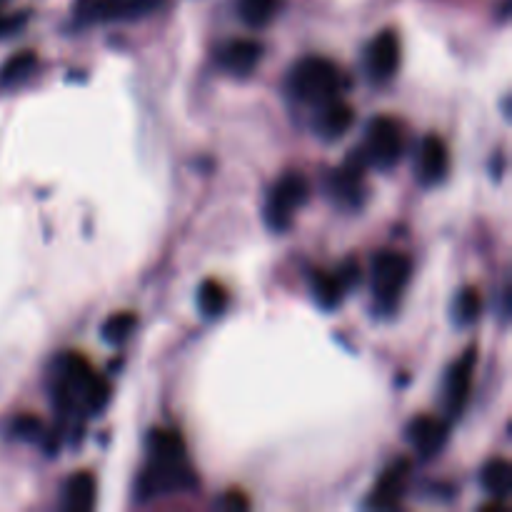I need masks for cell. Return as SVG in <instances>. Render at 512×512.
Wrapping results in <instances>:
<instances>
[{
	"mask_svg": "<svg viewBox=\"0 0 512 512\" xmlns=\"http://www.w3.org/2000/svg\"><path fill=\"white\" fill-rule=\"evenodd\" d=\"M340 70L333 60L310 55L290 70V93L308 105H323L338 98Z\"/></svg>",
	"mask_w": 512,
	"mask_h": 512,
	"instance_id": "cell-1",
	"label": "cell"
},
{
	"mask_svg": "<svg viewBox=\"0 0 512 512\" xmlns=\"http://www.w3.org/2000/svg\"><path fill=\"white\" fill-rule=\"evenodd\" d=\"M410 273H413V265H410L408 255L403 253L385 250L373 260V295L378 310H383V313L395 310L405 285H408Z\"/></svg>",
	"mask_w": 512,
	"mask_h": 512,
	"instance_id": "cell-2",
	"label": "cell"
},
{
	"mask_svg": "<svg viewBox=\"0 0 512 512\" xmlns=\"http://www.w3.org/2000/svg\"><path fill=\"white\" fill-rule=\"evenodd\" d=\"M310 183L300 173H288L270 190L268 205H265V220L275 233H283L293 223V215L308 203Z\"/></svg>",
	"mask_w": 512,
	"mask_h": 512,
	"instance_id": "cell-3",
	"label": "cell"
},
{
	"mask_svg": "<svg viewBox=\"0 0 512 512\" xmlns=\"http://www.w3.org/2000/svg\"><path fill=\"white\" fill-rule=\"evenodd\" d=\"M195 485V473L185 460H153L150 468L138 478V498H158V495L180 493V490H190Z\"/></svg>",
	"mask_w": 512,
	"mask_h": 512,
	"instance_id": "cell-4",
	"label": "cell"
},
{
	"mask_svg": "<svg viewBox=\"0 0 512 512\" xmlns=\"http://www.w3.org/2000/svg\"><path fill=\"white\" fill-rule=\"evenodd\" d=\"M403 130L388 115H378L373 123L368 125V135H365V158L368 165L378 170H390L400 163L403 158Z\"/></svg>",
	"mask_w": 512,
	"mask_h": 512,
	"instance_id": "cell-5",
	"label": "cell"
},
{
	"mask_svg": "<svg viewBox=\"0 0 512 512\" xmlns=\"http://www.w3.org/2000/svg\"><path fill=\"white\" fill-rule=\"evenodd\" d=\"M368 158H365L363 150H355L345 158V163L330 178V190H333V198L340 205H348L355 208L363 200L365 190V170H368Z\"/></svg>",
	"mask_w": 512,
	"mask_h": 512,
	"instance_id": "cell-6",
	"label": "cell"
},
{
	"mask_svg": "<svg viewBox=\"0 0 512 512\" xmlns=\"http://www.w3.org/2000/svg\"><path fill=\"white\" fill-rule=\"evenodd\" d=\"M475 360H478L475 348H468L463 358L450 368L448 378H445V413H448L450 418H458L465 410V405H468Z\"/></svg>",
	"mask_w": 512,
	"mask_h": 512,
	"instance_id": "cell-7",
	"label": "cell"
},
{
	"mask_svg": "<svg viewBox=\"0 0 512 512\" xmlns=\"http://www.w3.org/2000/svg\"><path fill=\"white\" fill-rule=\"evenodd\" d=\"M450 435V425L433 415H418L408 425V443L423 460L435 458L445 448Z\"/></svg>",
	"mask_w": 512,
	"mask_h": 512,
	"instance_id": "cell-8",
	"label": "cell"
},
{
	"mask_svg": "<svg viewBox=\"0 0 512 512\" xmlns=\"http://www.w3.org/2000/svg\"><path fill=\"white\" fill-rule=\"evenodd\" d=\"M400 40L395 30H383L368 48V70L375 80H390L398 73Z\"/></svg>",
	"mask_w": 512,
	"mask_h": 512,
	"instance_id": "cell-9",
	"label": "cell"
},
{
	"mask_svg": "<svg viewBox=\"0 0 512 512\" xmlns=\"http://www.w3.org/2000/svg\"><path fill=\"white\" fill-rule=\"evenodd\" d=\"M410 478V460L400 458L395 463H390L385 468V473L380 475V480L375 483L373 495H370V503L375 508H395L400 503V498L405 495V488H408Z\"/></svg>",
	"mask_w": 512,
	"mask_h": 512,
	"instance_id": "cell-10",
	"label": "cell"
},
{
	"mask_svg": "<svg viewBox=\"0 0 512 512\" xmlns=\"http://www.w3.org/2000/svg\"><path fill=\"white\" fill-rule=\"evenodd\" d=\"M260 58H263V45L258 40L250 38H238L230 40L228 45H223L218 60L230 75H238V78H245V75L253 73L258 68Z\"/></svg>",
	"mask_w": 512,
	"mask_h": 512,
	"instance_id": "cell-11",
	"label": "cell"
},
{
	"mask_svg": "<svg viewBox=\"0 0 512 512\" xmlns=\"http://www.w3.org/2000/svg\"><path fill=\"white\" fill-rule=\"evenodd\" d=\"M450 153L440 135H428L420 145V180L425 185H438L448 178Z\"/></svg>",
	"mask_w": 512,
	"mask_h": 512,
	"instance_id": "cell-12",
	"label": "cell"
},
{
	"mask_svg": "<svg viewBox=\"0 0 512 512\" xmlns=\"http://www.w3.org/2000/svg\"><path fill=\"white\" fill-rule=\"evenodd\" d=\"M355 120V110L350 108L345 100L333 98L328 103L318 105V118H315V130L320 133V138L325 140H338L343 138L350 130Z\"/></svg>",
	"mask_w": 512,
	"mask_h": 512,
	"instance_id": "cell-13",
	"label": "cell"
},
{
	"mask_svg": "<svg viewBox=\"0 0 512 512\" xmlns=\"http://www.w3.org/2000/svg\"><path fill=\"white\" fill-rule=\"evenodd\" d=\"M95 505V478L90 473H75L63 488L65 512H88Z\"/></svg>",
	"mask_w": 512,
	"mask_h": 512,
	"instance_id": "cell-14",
	"label": "cell"
},
{
	"mask_svg": "<svg viewBox=\"0 0 512 512\" xmlns=\"http://www.w3.org/2000/svg\"><path fill=\"white\" fill-rule=\"evenodd\" d=\"M480 483L490 498H508L512 490V465L505 458H493L480 470Z\"/></svg>",
	"mask_w": 512,
	"mask_h": 512,
	"instance_id": "cell-15",
	"label": "cell"
},
{
	"mask_svg": "<svg viewBox=\"0 0 512 512\" xmlns=\"http://www.w3.org/2000/svg\"><path fill=\"white\" fill-rule=\"evenodd\" d=\"M35 68H38V55L33 50H23V53L13 55L0 68V88H13V85L25 83L35 73Z\"/></svg>",
	"mask_w": 512,
	"mask_h": 512,
	"instance_id": "cell-16",
	"label": "cell"
},
{
	"mask_svg": "<svg viewBox=\"0 0 512 512\" xmlns=\"http://www.w3.org/2000/svg\"><path fill=\"white\" fill-rule=\"evenodd\" d=\"M148 448L153 460H185V440L175 430H153Z\"/></svg>",
	"mask_w": 512,
	"mask_h": 512,
	"instance_id": "cell-17",
	"label": "cell"
},
{
	"mask_svg": "<svg viewBox=\"0 0 512 512\" xmlns=\"http://www.w3.org/2000/svg\"><path fill=\"white\" fill-rule=\"evenodd\" d=\"M228 290L218 280H205L198 288V308L205 318H220L228 310Z\"/></svg>",
	"mask_w": 512,
	"mask_h": 512,
	"instance_id": "cell-18",
	"label": "cell"
},
{
	"mask_svg": "<svg viewBox=\"0 0 512 512\" xmlns=\"http://www.w3.org/2000/svg\"><path fill=\"white\" fill-rule=\"evenodd\" d=\"M345 288L340 285L335 273H315L313 275V298L323 310H335L343 300Z\"/></svg>",
	"mask_w": 512,
	"mask_h": 512,
	"instance_id": "cell-19",
	"label": "cell"
},
{
	"mask_svg": "<svg viewBox=\"0 0 512 512\" xmlns=\"http://www.w3.org/2000/svg\"><path fill=\"white\" fill-rule=\"evenodd\" d=\"M120 0H75V18L80 23H98V20L118 18Z\"/></svg>",
	"mask_w": 512,
	"mask_h": 512,
	"instance_id": "cell-20",
	"label": "cell"
},
{
	"mask_svg": "<svg viewBox=\"0 0 512 512\" xmlns=\"http://www.w3.org/2000/svg\"><path fill=\"white\" fill-rule=\"evenodd\" d=\"M275 8H278V0H240L238 3L240 18L250 28H265L273 20Z\"/></svg>",
	"mask_w": 512,
	"mask_h": 512,
	"instance_id": "cell-21",
	"label": "cell"
},
{
	"mask_svg": "<svg viewBox=\"0 0 512 512\" xmlns=\"http://www.w3.org/2000/svg\"><path fill=\"white\" fill-rule=\"evenodd\" d=\"M480 310H483V300L475 288L460 290V295L453 303V318L458 325H473L478 320Z\"/></svg>",
	"mask_w": 512,
	"mask_h": 512,
	"instance_id": "cell-22",
	"label": "cell"
},
{
	"mask_svg": "<svg viewBox=\"0 0 512 512\" xmlns=\"http://www.w3.org/2000/svg\"><path fill=\"white\" fill-rule=\"evenodd\" d=\"M135 325H138V318L133 313H128V310L110 315L103 325V338L113 345L125 343L130 338V333L135 330Z\"/></svg>",
	"mask_w": 512,
	"mask_h": 512,
	"instance_id": "cell-23",
	"label": "cell"
},
{
	"mask_svg": "<svg viewBox=\"0 0 512 512\" xmlns=\"http://www.w3.org/2000/svg\"><path fill=\"white\" fill-rule=\"evenodd\" d=\"M10 438L15 440H23V443H33V440H40L43 438V423H40V418H35V415H18V418L10 423L8 428Z\"/></svg>",
	"mask_w": 512,
	"mask_h": 512,
	"instance_id": "cell-24",
	"label": "cell"
},
{
	"mask_svg": "<svg viewBox=\"0 0 512 512\" xmlns=\"http://www.w3.org/2000/svg\"><path fill=\"white\" fill-rule=\"evenodd\" d=\"M335 275H338V280H340V285L345 288V293L360 283V268L355 260H345V263L335 270Z\"/></svg>",
	"mask_w": 512,
	"mask_h": 512,
	"instance_id": "cell-25",
	"label": "cell"
},
{
	"mask_svg": "<svg viewBox=\"0 0 512 512\" xmlns=\"http://www.w3.org/2000/svg\"><path fill=\"white\" fill-rule=\"evenodd\" d=\"M155 5V0H120L118 18H133V15L148 13Z\"/></svg>",
	"mask_w": 512,
	"mask_h": 512,
	"instance_id": "cell-26",
	"label": "cell"
},
{
	"mask_svg": "<svg viewBox=\"0 0 512 512\" xmlns=\"http://www.w3.org/2000/svg\"><path fill=\"white\" fill-rule=\"evenodd\" d=\"M218 508H225V510H248L250 508V500L245 498L240 490H228V493L223 495V498L218 500Z\"/></svg>",
	"mask_w": 512,
	"mask_h": 512,
	"instance_id": "cell-27",
	"label": "cell"
},
{
	"mask_svg": "<svg viewBox=\"0 0 512 512\" xmlns=\"http://www.w3.org/2000/svg\"><path fill=\"white\" fill-rule=\"evenodd\" d=\"M25 20H28V15H13V18H3V15H0V38H3V35H10L13 30H18Z\"/></svg>",
	"mask_w": 512,
	"mask_h": 512,
	"instance_id": "cell-28",
	"label": "cell"
},
{
	"mask_svg": "<svg viewBox=\"0 0 512 512\" xmlns=\"http://www.w3.org/2000/svg\"><path fill=\"white\" fill-rule=\"evenodd\" d=\"M0 3H3V0H0Z\"/></svg>",
	"mask_w": 512,
	"mask_h": 512,
	"instance_id": "cell-29",
	"label": "cell"
}]
</instances>
